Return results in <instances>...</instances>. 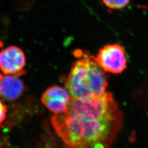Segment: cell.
Here are the masks:
<instances>
[{
  "instance_id": "6da1fadb",
  "label": "cell",
  "mask_w": 148,
  "mask_h": 148,
  "mask_svg": "<svg viewBox=\"0 0 148 148\" xmlns=\"http://www.w3.org/2000/svg\"><path fill=\"white\" fill-rule=\"evenodd\" d=\"M122 114L112 94L71 98L66 111L55 114L53 128L65 148H109L122 125Z\"/></svg>"
},
{
  "instance_id": "7a4b0ae2",
  "label": "cell",
  "mask_w": 148,
  "mask_h": 148,
  "mask_svg": "<svg viewBox=\"0 0 148 148\" xmlns=\"http://www.w3.org/2000/svg\"><path fill=\"white\" fill-rule=\"evenodd\" d=\"M77 60L74 62L65 79V88L71 98L99 97L106 92L108 83L104 71L95 57L82 51L74 52Z\"/></svg>"
},
{
  "instance_id": "3957f363",
  "label": "cell",
  "mask_w": 148,
  "mask_h": 148,
  "mask_svg": "<svg viewBox=\"0 0 148 148\" xmlns=\"http://www.w3.org/2000/svg\"><path fill=\"white\" fill-rule=\"evenodd\" d=\"M95 59L104 72L120 74L127 68L125 49L118 43L107 45L101 48Z\"/></svg>"
},
{
  "instance_id": "277c9868",
  "label": "cell",
  "mask_w": 148,
  "mask_h": 148,
  "mask_svg": "<svg viewBox=\"0 0 148 148\" xmlns=\"http://www.w3.org/2000/svg\"><path fill=\"white\" fill-rule=\"evenodd\" d=\"M26 58L20 48L12 46L0 52V69L5 75L18 77L25 74Z\"/></svg>"
},
{
  "instance_id": "5b68a950",
  "label": "cell",
  "mask_w": 148,
  "mask_h": 148,
  "mask_svg": "<svg viewBox=\"0 0 148 148\" xmlns=\"http://www.w3.org/2000/svg\"><path fill=\"white\" fill-rule=\"evenodd\" d=\"M71 98L66 88L54 86L43 93L41 101L50 111L55 114H61L66 111Z\"/></svg>"
},
{
  "instance_id": "8992f818",
  "label": "cell",
  "mask_w": 148,
  "mask_h": 148,
  "mask_svg": "<svg viewBox=\"0 0 148 148\" xmlns=\"http://www.w3.org/2000/svg\"><path fill=\"white\" fill-rule=\"evenodd\" d=\"M24 86L18 76L6 75L0 80V96L7 101L18 98L23 92Z\"/></svg>"
},
{
  "instance_id": "52a82bcc",
  "label": "cell",
  "mask_w": 148,
  "mask_h": 148,
  "mask_svg": "<svg viewBox=\"0 0 148 148\" xmlns=\"http://www.w3.org/2000/svg\"><path fill=\"white\" fill-rule=\"evenodd\" d=\"M102 1L110 10H120L127 5L130 0H102Z\"/></svg>"
},
{
  "instance_id": "ba28073f",
  "label": "cell",
  "mask_w": 148,
  "mask_h": 148,
  "mask_svg": "<svg viewBox=\"0 0 148 148\" xmlns=\"http://www.w3.org/2000/svg\"><path fill=\"white\" fill-rule=\"evenodd\" d=\"M7 108L1 101H0V123L5 120Z\"/></svg>"
},
{
  "instance_id": "9c48e42d",
  "label": "cell",
  "mask_w": 148,
  "mask_h": 148,
  "mask_svg": "<svg viewBox=\"0 0 148 148\" xmlns=\"http://www.w3.org/2000/svg\"><path fill=\"white\" fill-rule=\"evenodd\" d=\"M140 7H142V8H145V9H147V10H148V7H146V6H144V5H142V6H140Z\"/></svg>"
},
{
  "instance_id": "30bf717a",
  "label": "cell",
  "mask_w": 148,
  "mask_h": 148,
  "mask_svg": "<svg viewBox=\"0 0 148 148\" xmlns=\"http://www.w3.org/2000/svg\"><path fill=\"white\" fill-rule=\"evenodd\" d=\"M2 75L1 74H0V80H1V77H2Z\"/></svg>"
},
{
  "instance_id": "8fae6325",
  "label": "cell",
  "mask_w": 148,
  "mask_h": 148,
  "mask_svg": "<svg viewBox=\"0 0 148 148\" xmlns=\"http://www.w3.org/2000/svg\"><path fill=\"white\" fill-rule=\"evenodd\" d=\"M0 148H1V144H0Z\"/></svg>"
}]
</instances>
